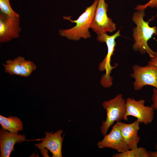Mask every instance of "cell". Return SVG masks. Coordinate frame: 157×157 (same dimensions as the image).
<instances>
[{"label":"cell","instance_id":"16","mask_svg":"<svg viewBox=\"0 0 157 157\" xmlns=\"http://www.w3.org/2000/svg\"><path fill=\"white\" fill-rule=\"evenodd\" d=\"M36 68V65L33 62L24 59L21 63L20 76L27 77L30 76Z\"/></svg>","mask_w":157,"mask_h":157},{"label":"cell","instance_id":"6","mask_svg":"<svg viewBox=\"0 0 157 157\" xmlns=\"http://www.w3.org/2000/svg\"><path fill=\"white\" fill-rule=\"evenodd\" d=\"M131 76L134 78V90H140L144 86L150 85L157 89V67L147 64L144 66L138 65L133 66Z\"/></svg>","mask_w":157,"mask_h":157},{"label":"cell","instance_id":"20","mask_svg":"<svg viewBox=\"0 0 157 157\" xmlns=\"http://www.w3.org/2000/svg\"><path fill=\"white\" fill-rule=\"evenodd\" d=\"M148 64L157 67V53L154 57L151 58Z\"/></svg>","mask_w":157,"mask_h":157},{"label":"cell","instance_id":"2","mask_svg":"<svg viewBox=\"0 0 157 157\" xmlns=\"http://www.w3.org/2000/svg\"><path fill=\"white\" fill-rule=\"evenodd\" d=\"M99 0H94L90 6L86 7L85 11L76 20L71 19V16H63L64 20L69 21L76 25L71 28L60 29L59 31V35L65 37L68 39L77 41L81 38L87 39L91 36L89 29L93 23L96 10Z\"/></svg>","mask_w":157,"mask_h":157},{"label":"cell","instance_id":"5","mask_svg":"<svg viewBox=\"0 0 157 157\" xmlns=\"http://www.w3.org/2000/svg\"><path fill=\"white\" fill-rule=\"evenodd\" d=\"M145 103L143 99L136 101L133 98H127L124 120L128 121V117L132 116L136 117L140 123L147 125L151 123L154 118V109L151 106H145Z\"/></svg>","mask_w":157,"mask_h":157},{"label":"cell","instance_id":"19","mask_svg":"<svg viewBox=\"0 0 157 157\" xmlns=\"http://www.w3.org/2000/svg\"><path fill=\"white\" fill-rule=\"evenodd\" d=\"M153 91V94L151 98L153 104L151 106L157 111V89L154 88Z\"/></svg>","mask_w":157,"mask_h":157},{"label":"cell","instance_id":"3","mask_svg":"<svg viewBox=\"0 0 157 157\" xmlns=\"http://www.w3.org/2000/svg\"><path fill=\"white\" fill-rule=\"evenodd\" d=\"M120 35V31L119 30L113 35H109L106 33H103L97 35V37L98 42H105L107 47V54L99 66L100 71L106 72L105 74L102 76L100 80L101 84L105 88L110 87L112 85L113 78L110 74L112 70L118 65V64L116 63L114 66H112L110 63L116 45L115 40Z\"/></svg>","mask_w":157,"mask_h":157},{"label":"cell","instance_id":"22","mask_svg":"<svg viewBox=\"0 0 157 157\" xmlns=\"http://www.w3.org/2000/svg\"></svg>","mask_w":157,"mask_h":157},{"label":"cell","instance_id":"18","mask_svg":"<svg viewBox=\"0 0 157 157\" xmlns=\"http://www.w3.org/2000/svg\"><path fill=\"white\" fill-rule=\"evenodd\" d=\"M148 7L152 8H156L157 9V0H150L144 5H137L134 9L137 10H143Z\"/></svg>","mask_w":157,"mask_h":157},{"label":"cell","instance_id":"13","mask_svg":"<svg viewBox=\"0 0 157 157\" xmlns=\"http://www.w3.org/2000/svg\"><path fill=\"white\" fill-rule=\"evenodd\" d=\"M0 124L3 129L12 133L17 134L18 131L23 129L22 122L16 117L9 116L7 117L0 115Z\"/></svg>","mask_w":157,"mask_h":157},{"label":"cell","instance_id":"10","mask_svg":"<svg viewBox=\"0 0 157 157\" xmlns=\"http://www.w3.org/2000/svg\"><path fill=\"white\" fill-rule=\"evenodd\" d=\"M63 131L58 130L55 133L45 132V137L41 143L35 145L40 150L44 148L48 149L52 154L53 157H62V147L64 135H61Z\"/></svg>","mask_w":157,"mask_h":157},{"label":"cell","instance_id":"1","mask_svg":"<svg viewBox=\"0 0 157 157\" xmlns=\"http://www.w3.org/2000/svg\"><path fill=\"white\" fill-rule=\"evenodd\" d=\"M144 10H137L132 15V20L136 25L133 30L134 43L132 48L135 51H139L142 54L147 53L150 58L154 57L157 52L149 47L147 42L154 35H157V28L151 27L149 22L144 19Z\"/></svg>","mask_w":157,"mask_h":157},{"label":"cell","instance_id":"7","mask_svg":"<svg viewBox=\"0 0 157 157\" xmlns=\"http://www.w3.org/2000/svg\"><path fill=\"white\" fill-rule=\"evenodd\" d=\"M108 5L105 0H99L91 28L97 35L112 33L116 28L115 24L108 16Z\"/></svg>","mask_w":157,"mask_h":157},{"label":"cell","instance_id":"14","mask_svg":"<svg viewBox=\"0 0 157 157\" xmlns=\"http://www.w3.org/2000/svg\"><path fill=\"white\" fill-rule=\"evenodd\" d=\"M25 58L19 56L13 60L8 59L6 61V63L3 64L6 72L11 75L20 76V65L22 61Z\"/></svg>","mask_w":157,"mask_h":157},{"label":"cell","instance_id":"4","mask_svg":"<svg viewBox=\"0 0 157 157\" xmlns=\"http://www.w3.org/2000/svg\"><path fill=\"white\" fill-rule=\"evenodd\" d=\"M126 101L121 94L103 102L102 106L106 112V119L103 121L101 126L100 131L103 135L106 134L108 129L115 122L124 120L126 110Z\"/></svg>","mask_w":157,"mask_h":157},{"label":"cell","instance_id":"17","mask_svg":"<svg viewBox=\"0 0 157 157\" xmlns=\"http://www.w3.org/2000/svg\"><path fill=\"white\" fill-rule=\"evenodd\" d=\"M0 12L13 17L20 18V15L12 8L9 0H0Z\"/></svg>","mask_w":157,"mask_h":157},{"label":"cell","instance_id":"21","mask_svg":"<svg viewBox=\"0 0 157 157\" xmlns=\"http://www.w3.org/2000/svg\"><path fill=\"white\" fill-rule=\"evenodd\" d=\"M155 147L156 150V151L154 152L150 151L149 152L150 157H157V144L156 145Z\"/></svg>","mask_w":157,"mask_h":157},{"label":"cell","instance_id":"15","mask_svg":"<svg viewBox=\"0 0 157 157\" xmlns=\"http://www.w3.org/2000/svg\"><path fill=\"white\" fill-rule=\"evenodd\" d=\"M113 157H149L150 155L145 148L138 147L136 149H129L119 153L115 154Z\"/></svg>","mask_w":157,"mask_h":157},{"label":"cell","instance_id":"8","mask_svg":"<svg viewBox=\"0 0 157 157\" xmlns=\"http://www.w3.org/2000/svg\"><path fill=\"white\" fill-rule=\"evenodd\" d=\"M20 18L0 13V42L4 43L20 36Z\"/></svg>","mask_w":157,"mask_h":157},{"label":"cell","instance_id":"11","mask_svg":"<svg viewBox=\"0 0 157 157\" xmlns=\"http://www.w3.org/2000/svg\"><path fill=\"white\" fill-rule=\"evenodd\" d=\"M26 140L24 135L11 133L1 128L0 130V157H9L14 150L15 144L22 143Z\"/></svg>","mask_w":157,"mask_h":157},{"label":"cell","instance_id":"12","mask_svg":"<svg viewBox=\"0 0 157 157\" xmlns=\"http://www.w3.org/2000/svg\"><path fill=\"white\" fill-rule=\"evenodd\" d=\"M118 122L122 135L128 149L138 148V144L140 140L138 134L140 122L137 119L130 124H126L120 121Z\"/></svg>","mask_w":157,"mask_h":157},{"label":"cell","instance_id":"9","mask_svg":"<svg viewBox=\"0 0 157 157\" xmlns=\"http://www.w3.org/2000/svg\"><path fill=\"white\" fill-rule=\"evenodd\" d=\"M97 145L99 148H110L119 153L128 150L122 135L118 122L113 126L109 133L104 135L103 140L99 142Z\"/></svg>","mask_w":157,"mask_h":157}]
</instances>
